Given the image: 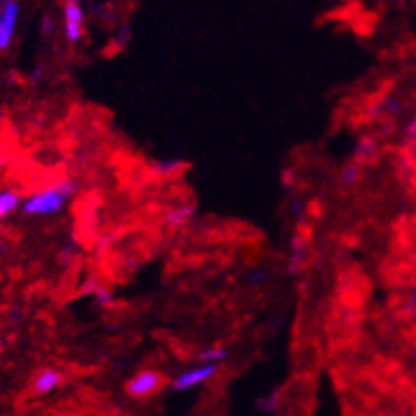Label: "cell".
I'll use <instances>...</instances> for the list:
<instances>
[{
    "instance_id": "obj_1",
    "label": "cell",
    "mask_w": 416,
    "mask_h": 416,
    "mask_svg": "<svg viewBox=\"0 0 416 416\" xmlns=\"http://www.w3.org/2000/svg\"><path fill=\"white\" fill-rule=\"evenodd\" d=\"M77 193V183L73 179H62L22 202V213L28 217H53L64 211V206Z\"/></svg>"
},
{
    "instance_id": "obj_2",
    "label": "cell",
    "mask_w": 416,
    "mask_h": 416,
    "mask_svg": "<svg viewBox=\"0 0 416 416\" xmlns=\"http://www.w3.org/2000/svg\"><path fill=\"white\" fill-rule=\"evenodd\" d=\"M219 372V366L215 363H200L195 368H189L185 372H181L174 380H172V389L174 391H189V389H195L204 382L211 380L215 374Z\"/></svg>"
},
{
    "instance_id": "obj_3",
    "label": "cell",
    "mask_w": 416,
    "mask_h": 416,
    "mask_svg": "<svg viewBox=\"0 0 416 416\" xmlns=\"http://www.w3.org/2000/svg\"><path fill=\"white\" fill-rule=\"evenodd\" d=\"M3 11H0V51L11 47L15 28H18V18H20V5L18 0H3Z\"/></svg>"
},
{
    "instance_id": "obj_4",
    "label": "cell",
    "mask_w": 416,
    "mask_h": 416,
    "mask_svg": "<svg viewBox=\"0 0 416 416\" xmlns=\"http://www.w3.org/2000/svg\"><path fill=\"white\" fill-rule=\"evenodd\" d=\"M162 387V374L153 372V370H145L138 372L127 380V393L132 397H149L151 393H155Z\"/></svg>"
},
{
    "instance_id": "obj_5",
    "label": "cell",
    "mask_w": 416,
    "mask_h": 416,
    "mask_svg": "<svg viewBox=\"0 0 416 416\" xmlns=\"http://www.w3.org/2000/svg\"><path fill=\"white\" fill-rule=\"evenodd\" d=\"M64 32L71 43H79L83 36V9L79 0H68L64 5Z\"/></svg>"
},
{
    "instance_id": "obj_6",
    "label": "cell",
    "mask_w": 416,
    "mask_h": 416,
    "mask_svg": "<svg viewBox=\"0 0 416 416\" xmlns=\"http://www.w3.org/2000/svg\"><path fill=\"white\" fill-rule=\"evenodd\" d=\"M62 382H64V376H62L57 370L47 368V370H41V372L34 376L32 389H34L36 395H49V393H53Z\"/></svg>"
},
{
    "instance_id": "obj_7",
    "label": "cell",
    "mask_w": 416,
    "mask_h": 416,
    "mask_svg": "<svg viewBox=\"0 0 416 416\" xmlns=\"http://www.w3.org/2000/svg\"><path fill=\"white\" fill-rule=\"evenodd\" d=\"M193 215H195V206L191 202H185V204L172 206L170 211H166L164 219L170 228H183Z\"/></svg>"
},
{
    "instance_id": "obj_8",
    "label": "cell",
    "mask_w": 416,
    "mask_h": 416,
    "mask_svg": "<svg viewBox=\"0 0 416 416\" xmlns=\"http://www.w3.org/2000/svg\"><path fill=\"white\" fill-rule=\"evenodd\" d=\"M20 206H22V200L15 189H0V221L11 217Z\"/></svg>"
},
{
    "instance_id": "obj_9",
    "label": "cell",
    "mask_w": 416,
    "mask_h": 416,
    "mask_svg": "<svg viewBox=\"0 0 416 416\" xmlns=\"http://www.w3.org/2000/svg\"><path fill=\"white\" fill-rule=\"evenodd\" d=\"M306 259H308V247H306V242L304 240H293L291 255H289V272L291 274L300 272Z\"/></svg>"
},
{
    "instance_id": "obj_10",
    "label": "cell",
    "mask_w": 416,
    "mask_h": 416,
    "mask_svg": "<svg viewBox=\"0 0 416 416\" xmlns=\"http://www.w3.org/2000/svg\"><path fill=\"white\" fill-rule=\"evenodd\" d=\"M228 359V351L223 346H206L204 351L197 353V363H215L221 366V361Z\"/></svg>"
},
{
    "instance_id": "obj_11",
    "label": "cell",
    "mask_w": 416,
    "mask_h": 416,
    "mask_svg": "<svg viewBox=\"0 0 416 416\" xmlns=\"http://www.w3.org/2000/svg\"><path fill=\"white\" fill-rule=\"evenodd\" d=\"M361 174H363L361 164H359V162H349V164H346V166L342 168L340 181H342V185H346V187H353V185L359 183Z\"/></svg>"
},
{
    "instance_id": "obj_12",
    "label": "cell",
    "mask_w": 416,
    "mask_h": 416,
    "mask_svg": "<svg viewBox=\"0 0 416 416\" xmlns=\"http://www.w3.org/2000/svg\"><path fill=\"white\" fill-rule=\"evenodd\" d=\"M376 155V143L372 138H361L357 143V149H355V162H363V160H372Z\"/></svg>"
},
{
    "instance_id": "obj_13",
    "label": "cell",
    "mask_w": 416,
    "mask_h": 416,
    "mask_svg": "<svg viewBox=\"0 0 416 416\" xmlns=\"http://www.w3.org/2000/svg\"><path fill=\"white\" fill-rule=\"evenodd\" d=\"M257 408L263 410V412H274L279 408V393H270V395H263L261 399H257Z\"/></svg>"
},
{
    "instance_id": "obj_14",
    "label": "cell",
    "mask_w": 416,
    "mask_h": 416,
    "mask_svg": "<svg viewBox=\"0 0 416 416\" xmlns=\"http://www.w3.org/2000/svg\"><path fill=\"white\" fill-rule=\"evenodd\" d=\"M291 215H293L296 219H302V217H304V204H302L300 197H296V200L291 202Z\"/></svg>"
},
{
    "instance_id": "obj_15",
    "label": "cell",
    "mask_w": 416,
    "mask_h": 416,
    "mask_svg": "<svg viewBox=\"0 0 416 416\" xmlns=\"http://www.w3.org/2000/svg\"><path fill=\"white\" fill-rule=\"evenodd\" d=\"M73 253H75V247H73V244L64 247V249L60 251V261H62V263H68V261L73 259Z\"/></svg>"
},
{
    "instance_id": "obj_16",
    "label": "cell",
    "mask_w": 416,
    "mask_h": 416,
    "mask_svg": "<svg viewBox=\"0 0 416 416\" xmlns=\"http://www.w3.org/2000/svg\"><path fill=\"white\" fill-rule=\"evenodd\" d=\"M405 134H408V141H410V143H416V115H414V117H412V121L408 123Z\"/></svg>"
},
{
    "instance_id": "obj_17",
    "label": "cell",
    "mask_w": 416,
    "mask_h": 416,
    "mask_svg": "<svg viewBox=\"0 0 416 416\" xmlns=\"http://www.w3.org/2000/svg\"><path fill=\"white\" fill-rule=\"evenodd\" d=\"M96 300H98L102 306H106V304H111V293H106L104 289H98V291H96Z\"/></svg>"
},
{
    "instance_id": "obj_18",
    "label": "cell",
    "mask_w": 416,
    "mask_h": 416,
    "mask_svg": "<svg viewBox=\"0 0 416 416\" xmlns=\"http://www.w3.org/2000/svg\"><path fill=\"white\" fill-rule=\"evenodd\" d=\"M263 276H265L263 270H253V272H251V283H253V285H255V283H261Z\"/></svg>"
},
{
    "instance_id": "obj_19",
    "label": "cell",
    "mask_w": 416,
    "mask_h": 416,
    "mask_svg": "<svg viewBox=\"0 0 416 416\" xmlns=\"http://www.w3.org/2000/svg\"><path fill=\"white\" fill-rule=\"evenodd\" d=\"M176 168V164L172 162V164H160L158 166V172H162V174H168V172H172Z\"/></svg>"
},
{
    "instance_id": "obj_20",
    "label": "cell",
    "mask_w": 416,
    "mask_h": 416,
    "mask_svg": "<svg viewBox=\"0 0 416 416\" xmlns=\"http://www.w3.org/2000/svg\"><path fill=\"white\" fill-rule=\"evenodd\" d=\"M0 11H3V7H0Z\"/></svg>"
}]
</instances>
